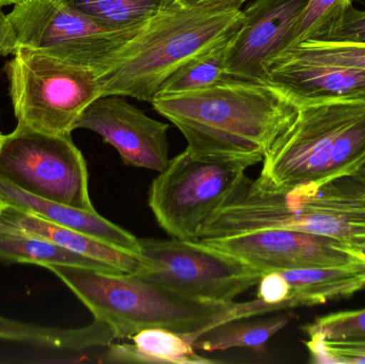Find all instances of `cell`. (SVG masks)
Segmentation results:
<instances>
[{
  "label": "cell",
  "instance_id": "5",
  "mask_svg": "<svg viewBox=\"0 0 365 364\" xmlns=\"http://www.w3.org/2000/svg\"><path fill=\"white\" fill-rule=\"evenodd\" d=\"M263 229H287L344 241L365 234V209L345 204L325 185L277 187L247 177L206 220L199 241Z\"/></svg>",
  "mask_w": 365,
  "mask_h": 364
},
{
  "label": "cell",
  "instance_id": "29",
  "mask_svg": "<svg viewBox=\"0 0 365 364\" xmlns=\"http://www.w3.org/2000/svg\"><path fill=\"white\" fill-rule=\"evenodd\" d=\"M326 41L365 43V11L353 6Z\"/></svg>",
  "mask_w": 365,
  "mask_h": 364
},
{
  "label": "cell",
  "instance_id": "22",
  "mask_svg": "<svg viewBox=\"0 0 365 364\" xmlns=\"http://www.w3.org/2000/svg\"><path fill=\"white\" fill-rule=\"evenodd\" d=\"M291 316H276L268 318H238L221 323L202 333L195 340V350L218 352L231 348H250L259 353L266 342L289 324Z\"/></svg>",
  "mask_w": 365,
  "mask_h": 364
},
{
  "label": "cell",
  "instance_id": "33",
  "mask_svg": "<svg viewBox=\"0 0 365 364\" xmlns=\"http://www.w3.org/2000/svg\"><path fill=\"white\" fill-rule=\"evenodd\" d=\"M349 177H351L354 181L358 182V183L362 184V185H365V162L354 175H349Z\"/></svg>",
  "mask_w": 365,
  "mask_h": 364
},
{
  "label": "cell",
  "instance_id": "35",
  "mask_svg": "<svg viewBox=\"0 0 365 364\" xmlns=\"http://www.w3.org/2000/svg\"><path fill=\"white\" fill-rule=\"evenodd\" d=\"M6 203L2 202L1 200H0V213H1L2 211H4V209H6Z\"/></svg>",
  "mask_w": 365,
  "mask_h": 364
},
{
  "label": "cell",
  "instance_id": "8",
  "mask_svg": "<svg viewBox=\"0 0 365 364\" xmlns=\"http://www.w3.org/2000/svg\"><path fill=\"white\" fill-rule=\"evenodd\" d=\"M145 27L113 31L66 0H24L9 14L0 10V57L21 48H47L101 73Z\"/></svg>",
  "mask_w": 365,
  "mask_h": 364
},
{
  "label": "cell",
  "instance_id": "19",
  "mask_svg": "<svg viewBox=\"0 0 365 364\" xmlns=\"http://www.w3.org/2000/svg\"><path fill=\"white\" fill-rule=\"evenodd\" d=\"M108 325L96 320L79 329H61L19 322L0 316V340L66 352L106 348L115 340Z\"/></svg>",
  "mask_w": 365,
  "mask_h": 364
},
{
  "label": "cell",
  "instance_id": "31",
  "mask_svg": "<svg viewBox=\"0 0 365 364\" xmlns=\"http://www.w3.org/2000/svg\"><path fill=\"white\" fill-rule=\"evenodd\" d=\"M342 247L365 262V234L354 235L342 241Z\"/></svg>",
  "mask_w": 365,
  "mask_h": 364
},
{
  "label": "cell",
  "instance_id": "32",
  "mask_svg": "<svg viewBox=\"0 0 365 364\" xmlns=\"http://www.w3.org/2000/svg\"><path fill=\"white\" fill-rule=\"evenodd\" d=\"M191 6H216V8L242 9V4L249 0H182Z\"/></svg>",
  "mask_w": 365,
  "mask_h": 364
},
{
  "label": "cell",
  "instance_id": "9",
  "mask_svg": "<svg viewBox=\"0 0 365 364\" xmlns=\"http://www.w3.org/2000/svg\"><path fill=\"white\" fill-rule=\"evenodd\" d=\"M138 276L188 298L232 303L262 276L259 269L202 241L140 239Z\"/></svg>",
  "mask_w": 365,
  "mask_h": 364
},
{
  "label": "cell",
  "instance_id": "4",
  "mask_svg": "<svg viewBox=\"0 0 365 364\" xmlns=\"http://www.w3.org/2000/svg\"><path fill=\"white\" fill-rule=\"evenodd\" d=\"M364 162L365 104H304L266 152L259 179L277 187L324 185Z\"/></svg>",
  "mask_w": 365,
  "mask_h": 364
},
{
  "label": "cell",
  "instance_id": "21",
  "mask_svg": "<svg viewBox=\"0 0 365 364\" xmlns=\"http://www.w3.org/2000/svg\"><path fill=\"white\" fill-rule=\"evenodd\" d=\"M0 263L8 264L71 265L109 274H122L118 269L31 235L0 232Z\"/></svg>",
  "mask_w": 365,
  "mask_h": 364
},
{
  "label": "cell",
  "instance_id": "7",
  "mask_svg": "<svg viewBox=\"0 0 365 364\" xmlns=\"http://www.w3.org/2000/svg\"><path fill=\"white\" fill-rule=\"evenodd\" d=\"M257 157H200L189 150L170 160L152 182L149 207L173 239L199 241L206 220L247 179Z\"/></svg>",
  "mask_w": 365,
  "mask_h": 364
},
{
  "label": "cell",
  "instance_id": "11",
  "mask_svg": "<svg viewBox=\"0 0 365 364\" xmlns=\"http://www.w3.org/2000/svg\"><path fill=\"white\" fill-rule=\"evenodd\" d=\"M200 241L237 256L263 274L364 262L347 252L339 239L287 229H263Z\"/></svg>",
  "mask_w": 365,
  "mask_h": 364
},
{
  "label": "cell",
  "instance_id": "26",
  "mask_svg": "<svg viewBox=\"0 0 365 364\" xmlns=\"http://www.w3.org/2000/svg\"><path fill=\"white\" fill-rule=\"evenodd\" d=\"M302 329L309 337L317 336L325 340L365 339V309L321 316Z\"/></svg>",
  "mask_w": 365,
  "mask_h": 364
},
{
  "label": "cell",
  "instance_id": "14",
  "mask_svg": "<svg viewBox=\"0 0 365 364\" xmlns=\"http://www.w3.org/2000/svg\"><path fill=\"white\" fill-rule=\"evenodd\" d=\"M266 83L282 90L298 106L325 102L365 104V70L277 57L266 71Z\"/></svg>",
  "mask_w": 365,
  "mask_h": 364
},
{
  "label": "cell",
  "instance_id": "20",
  "mask_svg": "<svg viewBox=\"0 0 365 364\" xmlns=\"http://www.w3.org/2000/svg\"><path fill=\"white\" fill-rule=\"evenodd\" d=\"M71 6L113 31L140 29L182 0H66Z\"/></svg>",
  "mask_w": 365,
  "mask_h": 364
},
{
  "label": "cell",
  "instance_id": "25",
  "mask_svg": "<svg viewBox=\"0 0 365 364\" xmlns=\"http://www.w3.org/2000/svg\"><path fill=\"white\" fill-rule=\"evenodd\" d=\"M279 56H287L312 63L365 70V43L306 41Z\"/></svg>",
  "mask_w": 365,
  "mask_h": 364
},
{
  "label": "cell",
  "instance_id": "1",
  "mask_svg": "<svg viewBox=\"0 0 365 364\" xmlns=\"http://www.w3.org/2000/svg\"><path fill=\"white\" fill-rule=\"evenodd\" d=\"M151 104L182 132L193 155L262 162L299 108L266 81L234 77L197 91L158 94Z\"/></svg>",
  "mask_w": 365,
  "mask_h": 364
},
{
  "label": "cell",
  "instance_id": "3",
  "mask_svg": "<svg viewBox=\"0 0 365 364\" xmlns=\"http://www.w3.org/2000/svg\"><path fill=\"white\" fill-rule=\"evenodd\" d=\"M237 8L184 4L152 19L98 74L103 95L152 102L182 64L229 40L242 24Z\"/></svg>",
  "mask_w": 365,
  "mask_h": 364
},
{
  "label": "cell",
  "instance_id": "24",
  "mask_svg": "<svg viewBox=\"0 0 365 364\" xmlns=\"http://www.w3.org/2000/svg\"><path fill=\"white\" fill-rule=\"evenodd\" d=\"M354 1L355 0H309L287 36L282 53L306 41L327 40L344 21L354 6Z\"/></svg>",
  "mask_w": 365,
  "mask_h": 364
},
{
  "label": "cell",
  "instance_id": "27",
  "mask_svg": "<svg viewBox=\"0 0 365 364\" xmlns=\"http://www.w3.org/2000/svg\"><path fill=\"white\" fill-rule=\"evenodd\" d=\"M304 342L314 363H365V339L325 340L311 336Z\"/></svg>",
  "mask_w": 365,
  "mask_h": 364
},
{
  "label": "cell",
  "instance_id": "28",
  "mask_svg": "<svg viewBox=\"0 0 365 364\" xmlns=\"http://www.w3.org/2000/svg\"><path fill=\"white\" fill-rule=\"evenodd\" d=\"M257 286V298L272 306L276 311L293 309L289 303L291 288L281 271L264 274Z\"/></svg>",
  "mask_w": 365,
  "mask_h": 364
},
{
  "label": "cell",
  "instance_id": "34",
  "mask_svg": "<svg viewBox=\"0 0 365 364\" xmlns=\"http://www.w3.org/2000/svg\"><path fill=\"white\" fill-rule=\"evenodd\" d=\"M24 0H0V8L1 6H14Z\"/></svg>",
  "mask_w": 365,
  "mask_h": 364
},
{
  "label": "cell",
  "instance_id": "13",
  "mask_svg": "<svg viewBox=\"0 0 365 364\" xmlns=\"http://www.w3.org/2000/svg\"><path fill=\"white\" fill-rule=\"evenodd\" d=\"M309 0H253L227 46L230 77L265 81L269 64L282 53L287 36Z\"/></svg>",
  "mask_w": 365,
  "mask_h": 364
},
{
  "label": "cell",
  "instance_id": "10",
  "mask_svg": "<svg viewBox=\"0 0 365 364\" xmlns=\"http://www.w3.org/2000/svg\"><path fill=\"white\" fill-rule=\"evenodd\" d=\"M0 177L38 198L96 211L87 162L72 135H49L16 126L0 145Z\"/></svg>",
  "mask_w": 365,
  "mask_h": 364
},
{
  "label": "cell",
  "instance_id": "36",
  "mask_svg": "<svg viewBox=\"0 0 365 364\" xmlns=\"http://www.w3.org/2000/svg\"><path fill=\"white\" fill-rule=\"evenodd\" d=\"M4 135L0 132V145H1L2 141H4Z\"/></svg>",
  "mask_w": 365,
  "mask_h": 364
},
{
  "label": "cell",
  "instance_id": "6",
  "mask_svg": "<svg viewBox=\"0 0 365 364\" xmlns=\"http://www.w3.org/2000/svg\"><path fill=\"white\" fill-rule=\"evenodd\" d=\"M4 72L16 126L43 134L72 135L102 96L98 71L51 49H17Z\"/></svg>",
  "mask_w": 365,
  "mask_h": 364
},
{
  "label": "cell",
  "instance_id": "17",
  "mask_svg": "<svg viewBox=\"0 0 365 364\" xmlns=\"http://www.w3.org/2000/svg\"><path fill=\"white\" fill-rule=\"evenodd\" d=\"M133 344H113L102 352L100 363L210 364L199 356L188 336L164 328H148L132 337Z\"/></svg>",
  "mask_w": 365,
  "mask_h": 364
},
{
  "label": "cell",
  "instance_id": "12",
  "mask_svg": "<svg viewBox=\"0 0 365 364\" xmlns=\"http://www.w3.org/2000/svg\"><path fill=\"white\" fill-rule=\"evenodd\" d=\"M96 132L115 147L126 166L162 172L170 162L168 132L170 125L145 115L125 96L96 98L77 121L75 130Z\"/></svg>",
  "mask_w": 365,
  "mask_h": 364
},
{
  "label": "cell",
  "instance_id": "16",
  "mask_svg": "<svg viewBox=\"0 0 365 364\" xmlns=\"http://www.w3.org/2000/svg\"><path fill=\"white\" fill-rule=\"evenodd\" d=\"M0 232L31 235L46 239L71 251L98 261L122 274H136L143 269V259L72 229L51 224L34 214L6 207L0 213Z\"/></svg>",
  "mask_w": 365,
  "mask_h": 364
},
{
  "label": "cell",
  "instance_id": "18",
  "mask_svg": "<svg viewBox=\"0 0 365 364\" xmlns=\"http://www.w3.org/2000/svg\"><path fill=\"white\" fill-rule=\"evenodd\" d=\"M291 288L292 308L324 305L365 288V262L281 271Z\"/></svg>",
  "mask_w": 365,
  "mask_h": 364
},
{
  "label": "cell",
  "instance_id": "2",
  "mask_svg": "<svg viewBox=\"0 0 365 364\" xmlns=\"http://www.w3.org/2000/svg\"><path fill=\"white\" fill-rule=\"evenodd\" d=\"M88 308L108 325L115 339H132L148 328L187 335L192 343L221 323L246 318L245 303H214L188 298L134 274H109L71 265H48Z\"/></svg>",
  "mask_w": 365,
  "mask_h": 364
},
{
  "label": "cell",
  "instance_id": "15",
  "mask_svg": "<svg viewBox=\"0 0 365 364\" xmlns=\"http://www.w3.org/2000/svg\"><path fill=\"white\" fill-rule=\"evenodd\" d=\"M0 200L6 207L34 214L51 224L72 229L100 239L113 247L140 256L139 239L102 217L96 211H85L62 203L38 198L0 177Z\"/></svg>",
  "mask_w": 365,
  "mask_h": 364
},
{
  "label": "cell",
  "instance_id": "23",
  "mask_svg": "<svg viewBox=\"0 0 365 364\" xmlns=\"http://www.w3.org/2000/svg\"><path fill=\"white\" fill-rule=\"evenodd\" d=\"M231 38L215 45L182 64L163 83L158 94L197 91L212 87L230 77L225 72V59Z\"/></svg>",
  "mask_w": 365,
  "mask_h": 364
},
{
  "label": "cell",
  "instance_id": "30",
  "mask_svg": "<svg viewBox=\"0 0 365 364\" xmlns=\"http://www.w3.org/2000/svg\"><path fill=\"white\" fill-rule=\"evenodd\" d=\"M325 186L345 204L365 209V185L345 177L325 184Z\"/></svg>",
  "mask_w": 365,
  "mask_h": 364
}]
</instances>
